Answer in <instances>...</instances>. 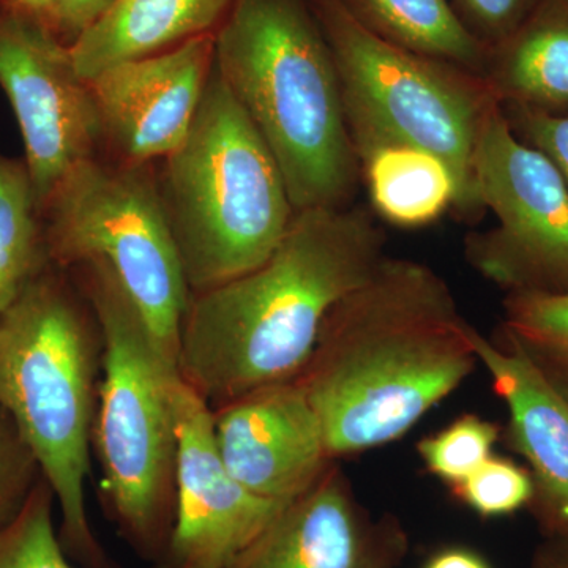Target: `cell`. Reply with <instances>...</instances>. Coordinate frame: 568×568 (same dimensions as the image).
Listing matches in <instances>:
<instances>
[{
	"label": "cell",
	"instance_id": "cell-1",
	"mask_svg": "<svg viewBox=\"0 0 568 568\" xmlns=\"http://www.w3.org/2000/svg\"><path fill=\"white\" fill-rule=\"evenodd\" d=\"M473 327L429 265L388 257L336 302L297 377L331 458L405 436L474 372Z\"/></svg>",
	"mask_w": 568,
	"mask_h": 568
},
{
	"label": "cell",
	"instance_id": "cell-2",
	"mask_svg": "<svg viewBox=\"0 0 568 568\" xmlns=\"http://www.w3.org/2000/svg\"><path fill=\"white\" fill-rule=\"evenodd\" d=\"M386 234L362 205L295 212L265 263L192 293L179 373L211 409L297 379L336 302L384 260Z\"/></svg>",
	"mask_w": 568,
	"mask_h": 568
},
{
	"label": "cell",
	"instance_id": "cell-3",
	"mask_svg": "<svg viewBox=\"0 0 568 568\" xmlns=\"http://www.w3.org/2000/svg\"><path fill=\"white\" fill-rule=\"evenodd\" d=\"M215 69L274 153L295 212L353 204L361 164L310 0H237L215 33Z\"/></svg>",
	"mask_w": 568,
	"mask_h": 568
},
{
	"label": "cell",
	"instance_id": "cell-4",
	"mask_svg": "<svg viewBox=\"0 0 568 568\" xmlns=\"http://www.w3.org/2000/svg\"><path fill=\"white\" fill-rule=\"evenodd\" d=\"M95 312L69 271L51 265L0 315V407L32 448L61 508L62 544L103 564L85 504L103 368Z\"/></svg>",
	"mask_w": 568,
	"mask_h": 568
},
{
	"label": "cell",
	"instance_id": "cell-5",
	"mask_svg": "<svg viewBox=\"0 0 568 568\" xmlns=\"http://www.w3.org/2000/svg\"><path fill=\"white\" fill-rule=\"evenodd\" d=\"M156 178L192 293L260 267L294 220L274 153L216 69L189 136L156 163Z\"/></svg>",
	"mask_w": 568,
	"mask_h": 568
},
{
	"label": "cell",
	"instance_id": "cell-6",
	"mask_svg": "<svg viewBox=\"0 0 568 568\" xmlns=\"http://www.w3.org/2000/svg\"><path fill=\"white\" fill-rule=\"evenodd\" d=\"M103 334V368L92 447L115 521L140 548L156 547L174 518L181 373L160 353L138 306L111 268H70Z\"/></svg>",
	"mask_w": 568,
	"mask_h": 568
},
{
	"label": "cell",
	"instance_id": "cell-7",
	"mask_svg": "<svg viewBox=\"0 0 568 568\" xmlns=\"http://www.w3.org/2000/svg\"><path fill=\"white\" fill-rule=\"evenodd\" d=\"M342 81L355 153L379 144L420 149L447 164L457 211L477 215L474 160L497 99L480 74L394 47L362 28L339 0H310Z\"/></svg>",
	"mask_w": 568,
	"mask_h": 568
},
{
	"label": "cell",
	"instance_id": "cell-8",
	"mask_svg": "<svg viewBox=\"0 0 568 568\" xmlns=\"http://www.w3.org/2000/svg\"><path fill=\"white\" fill-rule=\"evenodd\" d=\"M48 253L70 271L111 268L138 306L163 357L179 369L190 291L160 196L156 163L100 155L74 164L41 204Z\"/></svg>",
	"mask_w": 568,
	"mask_h": 568
},
{
	"label": "cell",
	"instance_id": "cell-9",
	"mask_svg": "<svg viewBox=\"0 0 568 568\" xmlns=\"http://www.w3.org/2000/svg\"><path fill=\"white\" fill-rule=\"evenodd\" d=\"M493 230L466 239L470 265L510 293H568V186L544 153L519 140L497 103L474 160Z\"/></svg>",
	"mask_w": 568,
	"mask_h": 568
},
{
	"label": "cell",
	"instance_id": "cell-10",
	"mask_svg": "<svg viewBox=\"0 0 568 568\" xmlns=\"http://www.w3.org/2000/svg\"><path fill=\"white\" fill-rule=\"evenodd\" d=\"M0 88L17 115L41 207L74 164L103 155L91 85L43 18L0 2Z\"/></svg>",
	"mask_w": 568,
	"mask_h": 568
},
{
	"label": "cell",
	"instance_id": "cell-11",
	"mask_svg": "<svg viewBox=\"0 0 568 568\" xmlns=\"http://www.w3.org/2000/svg\"><path fill=\"white\" fill-rule=\"evenodd\" d=\"M174 406L178 470L166 568H226L287 504L253 495L231 476L212 409L182 377Z\"/></svg>",
	"mask_w": 568,
	"mask_h": 568
},
{
	"label": "cell",
	"instance_id": "cell-12",
	"mask_svg": "<svg viewBox=\"0 0 568 568\" xmlns=\"http://www.w3.org/2000/svg\"><path fill=\"white\" fill-rule=\"evenodd\" d=\"M215 70V33L173 50L118 63L89 82L103 134V155L160 163L192 130Z\"/></svg>",
	"mask_w": 568,
	"mask_h": 568
},
{
	"label": "cell",
	"instance_id": "cell-13",
	"mask_svg": "<svg viewBox=\"0 0 568 568\" xmlns=\"http://www.w3.org/2000/svg\"><path fill=\"white\" fill-rule=\"evenodd\" d=\"M212 422L231 476L264 499L290 504L332 465L323 426L297 379L216 407Z\"/></svg>",
	"mask_w": 568,
	"mask_h": 568
},
{
	"label": "cell",
	"instance_id": "cell-14",
	"mask_svg": "<svg viewBox=\"0 0 568 568\" xmlns=\"http://www.w3.org/2000/svg\"><path fill=\"white\" fill-rule=\"evenodd\" d=\"M394 534L366 518L331 465L226 568H392Z\"/></svg>",
	"mask_w": 568,
	"mask_h": 568
},
{
	"label": "cell",
	"instance_id": "cell-15",
	"mask_svg": "<svg viewBox=\"0 0 568 568\" xmlns=\"http://www.w3.org/2000/svg\"><path fill=\"white\" fill-rule=\"evenodd\" d=\"M477 361L508 409V443L534 480L530 506L549 534L568 544V398L511 339L491 342L473 327Z\"/></svg>",
	"mask_w": 568,
	"mask_h": 568
},
{
	"label": "cell",
	"instance_id": "cell-16",
	"mask_svg": "<svg viewBox=\"0 0 568 568\" xmlns=\"http://www.w3.org/2000/svg\"><path fill=\"white\" fill-rule=\"evenodd\" d=\"M237 0H115L71 47L82 80L219 32Z\"/></svg>",
	"mask_w": 568,
	"mask_h": 568
},
{
	"label": "cell",
	"instance_id": "cell-17",
	"mask_svg": "<svg viewBox=\"0 0 568 568\" xmlns=\"http://www.w3.org/2000/svg\"><path fill=\"white\" fill-rule=\"evenodd\" d=\"M484 78L500 104L568 115V0H540L489 50Z\"/></svg>",
	"mask_w": 568,
	"mask_h": 568
},
{
	"label": "cell",
	"instance_id": "cell-18",
	"mask_svg": "<svg viewBox=\"0 0 568 568\" xmlns=\"http://www.w3.org/2000/svg\"><path fill=\"white\" fill-rule=\"evenodd\" d=\"M377 216L399 227H420L457 207L458 183L446 163L403 144H379L357 152Z\"/></svg>",
	"mask_w": 568,
	"mask_h": 568
},
{
	"label": "cell",
	"instance_id": "cell-19",
	"mask_svg": "<svg viewBox=\"0 0 568 568\" xmlns=\"http://www.w3.org/2000/svg\"><path fill=\"white\" fill-rule=\"evenodd\" d=\"M381 40L484 77L488 48L473 36L450 0H339Z\"/></svg>",
	"mask_w": 568,
	"mask_h": 568
},
{
	"label": "cell",
	"instance_id": "cell-20",
	"mask_svg": "<svg viewBox=\"0 0 568 568\" xmlns=\"http://www.w3.org/2000/svg\"><path fill=\"white\" fill-rule=\"evenodd\" d=\"M51 265L28 164L0 151V315Z\"/></svg>",
	"mask_w": 568,
	"mask_h": 568
},
{
	"label": "cell",
	"instance_id": "cell-21",
	"mask_svg": "<svg viewBox=\"0 0 568 568\" xmlns=\"http://www.w3.org/2000/svg\"><path fill=\"white\" fill-rule=\"evenodd\" d=\"M503 335L568 398V293H510Z\"/></svg>",
	"mask_w": 568,
	"mask_h": 568
},
{
	"label": "cell",
	"instance_id": "cell-22",
	"mask_svg": "<svg viewBox=\"0 0 568 568\" xmlns=\"http://www.w3.org/2000/svg\"><path fill=\"white\" fill-rule=\"evenodd\" d=\"M54 500L41 476L17 517L0 528V568H74L55 532Z\"/></svg>",
	"mask_w": 568,
	"mask_h": 568
},
{
	"label": "cell",
	"instance_id": "cell-23",
	"mask_svg": "<svg viewBox=\"0 0 568 568\" xmlns=\"http://www.w3.org/2000/svg\"><path fill=\"white\" fill-rule=\"evenodd\" d=\"M500 428L474 414H465L436 435L424 437L417 450L426 469L452 487L469 477L493 455Z\"/></svg>",
	"mask_w": 568,
	"mask_h": 568
},
{
	"label": "cell",
	"instance_id": "cell-24",
	"mask_svg": "<svg viewBox=\"0 0 568 568\" xmlns=\"http://www.w3.org/2000/svg\"><path fill=\"white\" fill-rule=\"evenodd\" d=\"M454 493L481 517H504L530 506L534 480L525 467L491 455L469 477L454 485Z\"/></svg>",
	"mask_w": 568,
	"mask_h": 568
},
{
	"label": "cell",
	"instance_id": "cell-25",
	"mask_svg": "<svg viewBox=\"0 0 568 568\" xmlns=\"http://www.w3.org/2000/svg\"><path fill=\"white\" fill-rule=\"evenodd\" d=\"M41 476L32 448L0 407V528L17 517Z\"/></svg>",
	"mask_w": 568,
	"mask_h": 568
},
{
	"label": "cell",
	"instance_id": "cell-26",
	"mask_svg": "<svg viewBox=\"0 0 568 568\" xmlns=\"http://www.w3.org/2000/svg\"><path fill=\"white\" fill-rule=\"evenodd\" d=\"M467 31L488 50L528 20L540 0H450Z\"/></svg>",
	"mask_w": 568,
	"mask_h": 568
},
{
	"label": "cell",
	"instance_id": "cell-27",
	"mask_svg": "<svg viewBox=\"0 0 568 568\" xmlns=\"http://www.w3.org/2000/svg\"><path fill=\"white\" fill-rule=\"evenodd\" d=\"M511 130L555 164L568 186V115H552L529 108L503 104Z\"/></svg>",
	"mask_w": 568,
	"mask_h": 568
},
{
	"label": "cell",
	"instance_id": "cell-28",
	"mask_svg": "<svg viewBox=\"0 0 568 568\" xmlns=\"http://www.w3.org/2000/svg\"><path fill=\"white\" fill-rule=\"evenodd\" d=\"M115 0H52L47 22L52 32L73 47L78 39L102 20Z\"/></svg>",
	"mask_w": 568,
	"mask_h": 568
},
{
	"label": "cell",
	"instance_id": "cell-29",
	"mask_svg": "<svg viewBox=\"0 0 568 568\" xmlns=\"http://www.w3.org/2000/svg\"><path fill=\"white\" fill-rule=\"evenodd\" d=\"M424 568H489V566L469 549L450 548L437 552Z\"/></svg>",
	"mask_w": 568,
	"mask_h": 568
},
{
	"label": "cell",
	"instance_id": "cell-30",
	"mask_svg": "<svg viewBox=\"0 0 568 568\" xmlns=\"http://www.w3.org/2000/svg\"><path fill=\"white\" fill-rule=\"evenodd\" d=\"M536 568H568V544L559 541L537 560Z\"/></svg>",
	"mask_w": 568,
	"mask_h": 568
},
{
	"label": "cell",
	"instance_id": "cell-31",
	"mask_svg": "<svg viewBox=\"0 0 568 568\" xmlns=\"http://www.w3.org/2000/svg\"><path fill=\"white\" fill-rule=\"evenodd\" d=\"M0 2L13 7V9L26 11V13L36 14V17L43 18L44 21H47L52 6V0H0Z\"/></svg>",
	"mask_w": 568,
	"mask_h": 568
}]
</instances>
